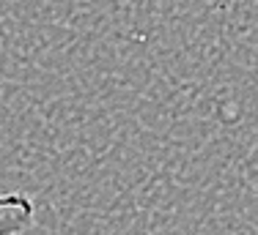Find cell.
<instances>
[{
	"label": "cell",
	"instance_id": "1",
	"mask_svg": "<svg viewBox=\"0 0 258 235\" xmlns=\"http://www.w3.org/2000/svg\"><path fill=\"white\" fill-rule=\"evenodd\" d=\"M36 205L28 194L6 191L0 194V235H22L33 227Z\"/></svg>",
	"mask_w": 258,
	"mask_h": 235
}]
</instances>
